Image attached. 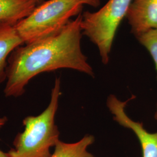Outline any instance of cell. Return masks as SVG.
<instances>
[{
  "label": "cell",
  "mask_w": 157,
  "mask_h": 157,
  "mask_svg": "<svg viewBox=\"0 0 157 157\" xmlns=\"http://www.w3.org/2000/svg\"><path fill=\"white\" fill-rule=\"evenodd\" d=\"M81 20L80 13L58 33L21 45L12 52L6 69V97L23 95L30 80L43 72L66 68L94 76L93 69L82 50Z\"/></svg>",
  "instance_id": "1"
},
{
  "label": "cell",
  "mask_w": 157,
  "mask_h": 157,
  "mask_svg": "<svg viewBox=\"0 0 157 157\" xmlns=\"http://www.w3.org/2000/svg\"><path fill=\"white\" fill-rule=\"evenodd\" d=\"M61 95V80L56 78L48 107L37 116H28L23 120L24 130L17 135L14 148L10 157H51V148L59 140V132L55 117Z\"/></svg>",
  "instance_id": "2"
},
{
  "label": "cell",
  "mask_w": 157,
  "mask_h": 157,
  "mask_svg": "<svg viewBox=\"0 0 157 157\" xmlns=\"http://www.w3.org/2000/svg\"><path fill=\"white\" fill-rule=\"evenodd\" d=\"M84 5L97 7L100 0H48L15 25L24 44L50 37L60 32L71 18L78 16Z\"/></svg>",
  "instance_id": "3"
},
{
  "label": "cell",
  "mask_w": 157,
  "mask_h": 157,
  "mask_svg": "<svg viewBox=\"0 0 157 157\" xmlns=\"http://www.w3.org/2000/svg\"><path fill=\"white\" fill-rule=\"evenodd\" d=\"M133 0H109L96 12H84L82 14L81 29L98 48L102 62L106 65L113 40L120 23L126 17Z\"/></svg>",
  "instance_id": "4"
},
{
  "label": "cell",
  "mask_w": 157,
  "mask_h": 157,
  "mask_svg": "<svg viewBox=\"0 0 157 157\" xmlns=\"http://www.w3.org/2000/svg\"><path fill=\"white\" fill-rule=\"evenodd\" d=\"M131 99L124 102L112 94L107 99V106L113 116V120L124 128L132 130L136 135L140 143L143 157H157V132H148L143 123L133 121L125 112V107Z\"/></svg>",
  "instance_id": "5"
},
{
  "label": "cell",
  "mask_w": 157,
  "mask_h": 157,
  "mask_svg": "<svg viewBox=\"0 0 157 157\" xmlns=\"http://www.w3.org/2000/svg\"><path fill=\"white\" fill-rule=\"evenodd\" d=\"M126 18L135 37L157 29V0H133Z\"/></svg>",
  "instance_id": "6"
},
{
  "label": "cell",
  "mask_w": 157,
  "mask_h": 157,
  "mask_svg": "<svg viewBox=\"0 0 157 157\" xmlns=\"http://www.w3.org/2000/svg\"><path fill=\"white\" fill-rule=\"evenodd\" d=\"M23 44L15 25L0 22V84L6 80L8 56Z\"/></svg>",
  "instance_id": "7"
},
{
  "label": "cell",
  "mask_w": 157,
  "mask_h": 157,
  "mask_svg": "<svg viewBox=\"0 0 157 157\" xmlns=\"http://www.w3.org/2000/svg\"><path fill=\"white\" fill-rule=\"evenodd\" d=\"M37 6L35 0H0V22L15 25Z\"/></svg>",
  "instance_id": "8"
},
{
  "label": "cell",
  "mask_w": 157,
  "mask_h": 157,
  "mask_svg": "<svg viewBox=\"0 0 157 157\" xmlns=\"http://www.w3.org/2000/svg\"><path fill=\"white\" fill-rule=\"evenodd\" d=\"M94 142L92 135H86L77 142L67 143L58 141L54 147V151L51 157H95L88 148Z\"/></svg>",
  "instance_id": "9"
},
{
  "label": "cell",
  "mask_w": 157,
  "mask_h": 157,
  "mask_svg": "<svg viewBox=\"0 0 157 157\" xmlns=\"http://www.w3.org/2000/svg\"><path fill=\"white\" fill-rule=\"evenodd\" d=\"M136 37L150 52L157 71V29L149 30Z\"/></svg>",
  "instance_id": "10"
},
{
  "label": "cell",
  "mask_w": 157,
  "mask_h": 157,
  "mask_svg": "<svg viewBox=\"0 0 157 157\" xmlns=\"http://www.w3.org/2000/svg\"><path fill=\"white\" fill-rule=\"evenodd\" d=\"M8 119L6 117H0V129H1L7 122ZM0 157H10L8 152H4L0 150Z\"/></svg>",
  "instance_id": "11"
},
{
  "label": "cell",
  "mask_w": 157,
  "mask_h": 157,
  "mask_svg": "<svg viewBox=\"0 0 157 157\" xmlns=\"http://www.w3.org/2000/svg\"><path fill=\"white\" fill-rule=\"evenodd\" d=\"M35 1L37 2L38 6L40 5V4H41V3H43V2H44V0H35Z\"/></svg>",
  "instance_id": "12"
},
{
  "label": "cell",
  "mask_w": 157,
  "mask_h": 157,
  "mask_svg": "<svg viewBox=\"0 0 157 157\" xmlns=\"http://www.w3.org/2000/svg\"><path fill=\"white\" fill-rule=\"evenodd\" d=\"M155 118L157 120V110L156 112H155Z\"/></svg>",
  "instance_id": "13"
}]
</instances>
